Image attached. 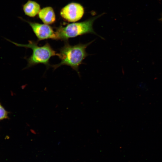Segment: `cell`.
<instances>
[{"label": "cell", "mask_w": 162, "mask_h": 162, "mask_svg": "<svg viewBox=\"0 0 162 162\" xmlns=\"http://www.w3.org/2000/svg\"><path fill=\"white\" fill-rule=\"evenodd\" d=\"M93 41L84 44L79 43L74 45H70L68 41L65 42L58 53V56L61 61L57 64L52 65V67L54 69H56L62 65L68 66L80 75L79 66L83 64V61L88 55L86 51V49Z\"/></svg>", "instance_id": "1"}, {"label": "cell", "mask_w": 162, "mask_h": 162, "mask_svg": "<svg viewBox=\"0 0 162 162\" xmlns=\"http://www.w3.org/2000/svg\"><path fill=\"white\" fill-rule=\"evenodd\" d=\"M4 39L17 46L32 49V54L27 59L28 64L26 68L39 64H43L48 67L50 65L49 61L50 58L58 56V53L56 52L48 42L43 46H40L38 45L37 41L30 40L28 44H24L14 42L7 38Z\"/></svg>", "instance_id": "2"}, {"label": "cell", "mask_w": 162, "mask_h": 162, "mask_svg": "<svg viewBox=\"0 0 162 162\" xmlns=\"http://www.w3.org/2000/svg\"><path fill=\"white\" fill-rule=\"evenodd\" d=\"M102 15L101 14L81 22L59 26L55 32L58 40L67 41L70 38L90 33L98 35L93 29V25L95 20Z\"/></svg>", "instance_id": "3"}, {"label": "cell", "mask_w": 162, "mask_h": 162, "mask_svg": "<svg viewBox=\"0 0 162 162\" xmlns=\"http://www.w3.org/2000/svg\"><path fill=\"white\" fill-rule=\"evenodd\" d=\"M84 13V8L81 4L72 2L63 8L61 10L60 14L67 21L75 22L82 18Z\"/></svg>", "instance_id": "4"}, {"label": "cell", "mask_w": 162, "mask_h": 162, "mask_svg": "<svg viewBox=\"0 0 162 162\" xmlns=\"http://www.w3.org/2000/svg\"><path fill=\"white\" fill-rule=\"evenodd\" d=\"M38 39V41L48 39L58 40L53 28L48 25L28 22Z\"/></svg>", "instance_id": "5"}, {"label": "cell", "mask_w": 162, "mask_h": 162, "mask_svg": "<svg viewBox=\"0 0 162 162\" xmlns=\"http://www.w3.org/2000/svg\"><path fill=\"white\" fill-rule=\"evenodd\" d=\"M38 16L43 23L46 24H52L56 20L53 9L50 7H46L40 10L38 13Z\"/></svg>", "instance_id": "6"}, {"label": "cell", "mask_w": 162, "mask_h": 162, "mask_svg": "<svg viewBox=\"0 0 162 162\" xmlns=\"http://www.w3.org/2000/svg\"><path fill=\"white\" fill-rule=\"evenodd\" d=\"M26 15L34 17L38 14L40 10V5L35 2L29 0L23 7Z\"/></svg>", "instance_id": "7"}, {"label": "cell", "mask_w": 162, "mask_h": 162, "mask_svg": "<svg viewBox=\"0 0 162 162\" xmlns=\"http://www.w3.org/2000/svg\"><path fill=\"white\" fill-rule=\"evenodd\" d=\"M8 116V112L0 103V120L6 118Z\"/></svg>", "instance_id": "8"}, {"label": "cell", "mask_w": 162, "mask_h": 162, "mask_svg": "<svg viewBox=\"0 0 162 162\" xmlns=\"http://www.w3.org/2000/svg\"><path fill=\"white\" fill-rule=\"evenodd\" d=\"M30 130L32 134H37L36 132L34 130L31 129H30Z\"/></svg>", "instance_id": "9"}, {"label": "cell", "mask_w": 162, "mask_h": 162, "mask_svg": "<svg viewBox=\"0 0 162 162\" xmlns=\"http://www.w3.org/2000/svg\"><path fill=\"white\" fill-rule=\"evenodd\" d=\"M161 20L162 21V18L161 19Z\"/></svg>", "instance_id": "10"}]
</instances>
